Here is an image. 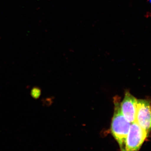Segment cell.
<instances>
[{
    "mask_svg": "<svg viewBox=\"0 0 151 151\" xmlns=\"http://www.w3.org/2000/svg\"><path fill=\"white\" fill-rule=\"evenodd\" d=\"M137 100L127 91L125 97L120 104V108L125 119L130 123L136 122Z\"/></svg>",
    "mask_w": 151,
    "mask_h": 151,
    "instance_id": "277c9868",
    "label": "cell"
},
{
    "mask_svg": "<svg viewBox=\"0 0 151 151\" xmlns=\"http://www.w3.org/2000/svg\"><path fill=\"white\" fill-rule=\"evenodd\" d=\"M132 124L126 138L124 151H139L148 134L136 122Z\"/></svg>",
    "mask_w": 151,
    "mask_h": 151,
    "instance_id": "7a4b0ae2",
    "label": "cell"
},
{
    "mask_svg": "<svg viewBox=\"0 0 151 151\" xmlns=\"http://www.w3.org/2000/svg\"><path fill=\"white\" fill-rule=\"evenodd\" d=\"M115 99V109L111 125L112 135L117 141L121 151H124L126 138L129 130L131 123L122 114L118 97Z\"/></svg>",
    "mask_w": 151,
    "mask_h": 151,
    "instance_id": "6da1fadb",
    "label": "cell"
},
{
    "mask_svg": "<svg viewBox=\"0 0 151 151\" xmlns=\"http://www.w3.org/2000/svg\"><path fill=\"white\" fill-rule=\"evenodd\" d=\"M148 134L151 130V105L146 100H137L136 122Z\"/></svg>",
    "mask_w": 151,
    "mask_h": 151,
    "instance_id": "3957f363",
    "label": "cell"
},
{
    "mask_svg": "<svg viewBox=\"0 0 151 151\" xmlns=\"http://www.w3.org/2000/svg\"><path fill=\"white\" fill-rule=\"evenodd\" d=\"M148 2L151 4V0H147Z\"/></svg>",
    "mask_w": 151,
    "mask_h": 151,
    "instance_id": "8992f818",
    "label": "cell"
},
{
    "mask_svg": "<svg viewBox=\"0 0 151 151\" xmlns=\"http://www.w3.org/2000/svg\"><path fill=\"white\" fill-rule=\"evenodd\" d=\"M31 95L34 99H37L39 98L41 95L40 89L38 87H34L31 90Z\"/></svg>",
    "mask_w": 151,
    "mask_h": 151,
    "instance_id": "5b68a950",
    "label": "cell"
}]
</instances>
